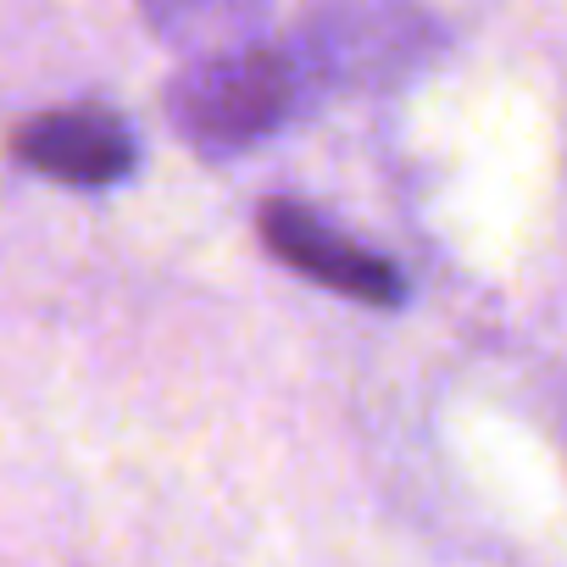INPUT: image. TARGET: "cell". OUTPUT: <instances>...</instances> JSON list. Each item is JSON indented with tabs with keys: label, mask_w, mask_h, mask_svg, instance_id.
Wrapping results in <instances>:
<instances>
[{
	"label": "cell",
	"mask_w": 567,
	"mask_h": 567,
	"mask_svg": "<svg viewBox=\"0 0 567 567\" xmlns=\"http://www.w3.org/2000/svg\"><path fill=\"white\" fill-rule=\"evenodd\" d=\"M312 101H318V84L307 79L301 56L290 45H256V40L212 45L167 90L173 128L206 162L256 151L284 123H296Z\"/></svg>",
	"instance_id": "6da1fadb"
},
{
	"label": "cell",
	"mask_w": 567,
	"mask_h": 567,
	"mask_svg": "<svg viewBox=\"0 0 567 567\" xmlns=\"http://www.w3.org/2000/svg\"><path fill=\"white\" fill-rule=\"evenodd\" d=\"M440 45L445 29L417 0H318L290 40L318 95L406 84L440 56Z\"/></svg>",
	"instance_id": "7a4b0ae2"
},
{
	"label": "cell",
	"mask_w": 567,
	"mask_h": 567,
	"mask_svg": "<svg viewBox=\"0 0 567 567\" xmlns=\"http://www.w3.org/2000/svg\"><path fill=\"white\" fill-rule=\"evenodd\" d=\"M256 228L284 267H296L301 278L323 284L334 296H351L362 307H401V296H406V278L390 256L340 234L334 223H323L301 200H261Z\"/></svg>",
	"instance_id": "3957f363"
},
{
	"label": "cell",
	"mask_w": 567,
	"mask_h": 567,
	"mask_svg": "<svg viewBox=\"0 0 567 567\" xmlns=\"http://www.w3.org/2000/svg\"><path fill=\"white\" fill-rule=\"evenodd\" d=\"M12 156L29 173L56 178L68 189H112L134 173L140 140L112 106L84 101V106H56V112L29 117L12 134Z\"/></svg>",
	"instance_id": "277c9868"
},
{
	"label": "cell",
	"mask_w": 567,
	"mask_h": 567,
	"mask_svg": "<svg viewBox=\"0 0 567 567\" xmlns=\"http://www.w3.org/2000/svg\"><path fill=\"white\" fill-rule=\"evenodd\" d=\"M145 23L184 51H212V45H234L256 29L261 0H140Z\"/></svg>",
	"instance_id": "5b68a950"
}]
</instances>
